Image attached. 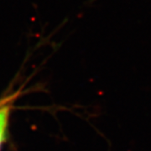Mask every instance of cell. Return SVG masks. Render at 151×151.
<instances>
[{
  "label": "cell",
  "instance_id": "6da1fadb",
  "mask_svg": "<svg viewBox=\"0 0 151 151\" xmlns=\"http://www.w3.org/2000/svg\"><path fill=\"white\" fill-rule=\"evenodd\" d=\"M8 116H9L8 108H4L0 109V146L5 139L6 129L8 124Z\"/></svg>",
  "mask_w": 151,
  "mask_h": 151
}]
</instances>
